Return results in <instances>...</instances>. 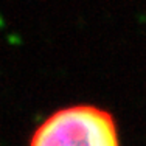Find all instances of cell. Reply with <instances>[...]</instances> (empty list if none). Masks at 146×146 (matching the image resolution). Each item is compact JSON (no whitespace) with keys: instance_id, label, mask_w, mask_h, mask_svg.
Returning a JSON list of instances; mask_svg holds the SVG:
<instances>
[{"instance_id":"obj_1","label":"cell","mask_w":146,"mask_h":146,"mask_svg":"<svg viewBox=\"0 0 146 146\" xmlns=\"http://www.w3.org/2000/svg\"><path fill=\"white\" fill-rule=\"evenodd\" d=\"M30 146H120L112 115L95 106L61 109L39 124Z\"/></svg>"}]
</instances>
